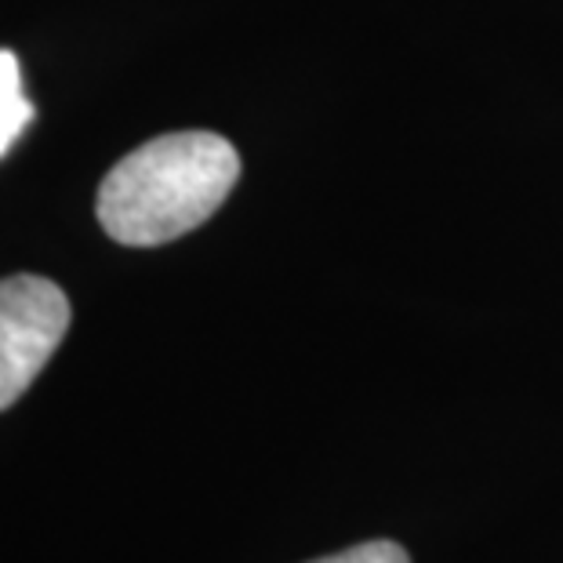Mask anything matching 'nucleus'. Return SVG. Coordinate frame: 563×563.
I'll return each mask as SVG.
<instances>
[{
  "mask_svg": "<svg viewBox=\"0 0 563 563\" xmlns=\"http://www.w3.org/2000/svg\"><path fill=\"white\" fill-rule=\"evenodd\" d=\"M33 121V102L22 95L19 63L11 52H0V153L11 150V142L22 135V128Z\"/></svg>",
  "mask_w": 563,
  "mask_h": 563,
  "instance_id": "obj_3",
  "label": "nucleus"
},
{
  "mask_svg": "<svg viewBox=\"0 0 563 563\" xmlns=\"http://www.w3.org/2000/svg\"><path fill=\"white\" fill-rule=\"evenodd\" d=\"M309 563H411L407 549L389 542V538H375V542H361V545H350L342 553H331V556H317Z\"/></svg>",
  "mask_w": 563,
  "mask_h": 563,
  "instance_id": "obj_4",
  "label": "nucleus"
},
{
  "mask_svg": "<svg viewBox=\"0 0 563 563\" xmlns=\"http://www.w3.org/2000/svg\"><path fill=\"white\" fill-rule=\"evenodd\" d=\"M69 331V298L44 277L0 280V411L26 393Z\"/></svg>",
  "mask_w": 563,
  "mask_h": 563,
  "instance_id": "obj_2",
  "label": "nucleus"
},
{
  "mask_svg": "<svg viewBox=\"0 0 563 563\" xmlns=\"http://www.w3.org/2000/svg\"><path fill=\"white\" fill-rule=\"evenodd\" d=\"M241 178V157L211 131L142 142L106 175L99 222L117 244L157 247L208 222Z\"/></svg>",
  "mask_w": 563,
  "mask_h": 563,
  "instance_id": "obj_1",
  "label": "nucleus"
}]
</instances>
